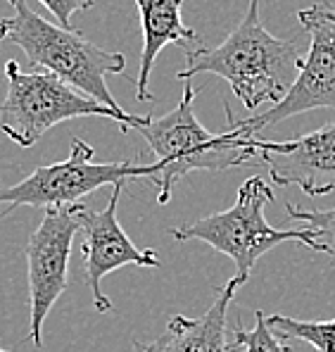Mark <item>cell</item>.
<instances>
[{"label":"cell","instance_id":"obj_18","mask_svg":"<svg viewBox=\"0 0 335 352\" xmlns=\"http://www.w3.org/2000/svg\"><path fill=\"white\" fill-rule=\"evenodd\" d=\"M0 352H10V350H3V348H0Z\"/></svg>","mask_w":335,"mask_h":352},{"label":"cell","instance_id":"obj_16","mask_svg":"<svg viewBox=\"0 0 335 352\" xmlns=\"http://www.w3.org/2000/svg\"><path fill=\"white\" fill-rule=\"evenodd\" d=\"M43 8H48L53 12V17L58 19L62 29H69V22L76 12H84L95 5V0H38Z\"/></svg>","mask_w":335,"mask_h":352},{"label":"cell","instance_id":"obj_14","mask_svg":"<svg viewBox=\"0 0 335 352\" xmlns=\"http://www.w3.org/2000/svg\"><path fill=\"white\" fill-rule=\"evenodd\" d=\"M286 212L292 221L302 224V229L314 241V252H323L335 260V207L333 210H302L292 203H286Z\"/></svg>","mask_w":335,"mask_h":352},{"label":"cell","instance_id":"obj_7","mask_svg":"<svg viewBox=\"0 0 335 352\" xmlns=\"http://www.w3.org/2000/svg\"><path fill=\"white\" fill-rule=\"evenodd\" d=\"M302 31L309 34V50L300 65L295 84L278 105L250 119H235L231 105L226 117L247 136H259L278 122L312 110H335V3L321 0L297 12Z\"/></svg>","mask_w":335,"mask_h":352},{"label":"cell","instance_id":"obj_11","mask_svg":"<svg viewBox=\"0 0 335 352\" xmlns=\"http://www.w3.org/2000/svg\"><path fill=\"white\" fill-rule=\"evenodd\" d=\"M243 286L238 276L216 288L209 309L198 319L176 317L169 319L167 331L150 343H138V352H238V345H229L226 314L238 288Z\"/></svg>","mask_w":335,"mask_h":352},{"label":"cell","instance_id":"obj_12","mask_svg":"<svg viewBox=\"0 0 335 352\" xmlns=\"http://www.w3.org/2000/svg\"><path fill=\"white\" fill-rule=\"evenodd\" d=\"M141 12V29H143V50H141V67H138L136 79V96L138 100H152L150 93V72L162 53V48L172 43L183 45L185 50L200 45V36L190 27L183 24L181 10L183 0H133Z\"/></svg>","mask_w":335,"mask_h":352},{"label":"cell","instance_id":"obj_13","mask_svg":"<svg viewBox=\"0 0 335 352\" xmlns=\"http://www.w3.org/2000/svg\"><path fill=\"white\" fill-rule=\"evenodd\" d=\"M266 324L283 340H305L316 352H335V319L326 322H302V319L269 314Z\"/></svg>","mask_w":335,"mask_h":352},{"label":"cell","instance_id":"obj_2","mask_svg":"<svg viewBox=\"0 0 335 352\" xmlns=\"http://www.w3.org/2000/svg\"><path fill=\"white\" fill-rule=\"evenodd\" d=\"M193 98L195 88L185 81L181 100L169 115H143L131 129L150 146L152 164L157 169L152 184L157 186L159 205L172 200L174 186L190 172H226L243 164H262L259 136H247L235 124L221 133L205 129L193 112Z\"/></svg>","mask_w":335,"mask_h":352},{"label":"cell","instance_id":"obj_9","mask_svg":"<svg viewBox=\"0 0 335 352\" xmlns=\"http://www.w3.org/2000/svg\"><path fill=\"white\" fill-rule=\"evenodd\" d=\"M124 184L112 188L110 203L105 210H86L81 219V257H84L86 283L91 288L93 305L97 312H112V300L102 293V278L122 267H159V257L152 248H138L117 219V205H119Z\"/></svg>","mask_w":335,"mask_h":352},{"label":"cell","instance_id":"obj_8","mask_svg":"<svg viewBox=\"0 0 335 352\" xmlns=\"http://www.w3.org/2000/svg\"><path fill=\"white\" fill-rule=\"evenodd\" d=\"M89 210L84 203L48 207L27 245L29 267V336L36 348L43 345V322L60 300L69 278V257L74 236Z\"/></svg>","mask_w":335,"mask_h":352},{"label":"cell","instance_id":"obj_5","mask_svg":"<svg viewBox=\"0 0 335 352\" xmlns=\"http://www.w3.org/2000/svg\"><path fill=\"white\" fill-rule=\"evenodd\" d=\"M269 203H274L271 186L262 176H252L238 188L233 207L176 226L169 231V236H174L176 241H203L214 250L224 252L238 269L235 276L247 283L257 260L281 243L297 241L314 250V241L305 229L278 231L269 226L264 217V207Z\"/></svg>","mask_w":335,"mask_h":352},{"label":"cell","instance_id":"obj_4","mask_svg":"<svg viewBox=\"0 0 335 352\" xmlns=\"http://www.w3.org/2000/svg\"><path fill=\"white\" fill-rule=\"evenodd\" d=\"M8 96L0 105V131L19 148H31L53 126L76 117H105L131 131L143 115L100 105L50 72H22L14 60L5 62Z\"/></svg>","mask_w":335,"mask_h":352},{"label":"cell","instance_id":"obj_6","mask_svg":"<svg viewBox=\"0 0 335 352\" xmlns=\"http://www.w3.org/2000/svg\"><path fill=\"white\" fill-rule=\"evenodd\" d=\"M93 148L81 138H74L69 146V157L55 164L34 169L19 184L0 188V219L14 207H65L76 205L84 195L102 186H117L126 181H143L157 174L152 162H93Z\"/></svg>","mask_w":335,"mask_h":352},{"label":"cell","instance_id":"obj_3","mask_svg":"<svg viewBox=\"0 0 335 352\" xmlns=\"http://www.w3.org/2000/svg\"><path fill=\"white\" fill-rule=\"evenodd\" d=\"M8 3L12 8V17H8L5 41L22 48L31 65L43 67L100 105L122 110L107 88V76L126 69V58L122 53L102 50L100 45L86 41L81 31L62 29L60 24L48 22L29 8L27 0Z\"/></svg>","mask_w":335,"mask_h":352},{"label":"cell","instance_id":"obj_15","mask_svg":"<svg viewBox=\"0 0 335 352\" xmlns=\"http://www.w3.org/2000/svg\"><path fill=\"white\" fill-rule=\"evenodd\" d=\"M233 340L240 352H290L292 348L283 338H278L266 324L264 312H255V326L243 329V324L235 322Z\"/></svg>","mask_w":335,"mask_h":352},{"label":"cell","instance_id":"obj_17","mask_svg":"<svg viewBox=\"0 0 335 352\" xmlns=\"http://www.w3.org/2000/svg\"><path fill=\"white\" fill-rule=\"evenodd\" d=\"M5 34H8V17L0 19V43L5 41Z\"/></svg>","mask_w":335,"mask_h":352},{"label":"cell","instance_id":"obj_1","mask_svg":"<svg viewBox=\"0 0 335 352\" xmlns=\"http://www.w3.org/2000/svg\"><path fill=\"white\" fill-rule=\"evenodd\" d=\"M305 60L297 36L276 38L259 19V0H250L238 27L221 45H195L185 50V67L176 74L178 81H190L198 74H216L226 79L247 110L262 105L274 107L295 84Z\"/></svg>","mask_w":335,"mask_h":352},{"label":"cell","instance_id":"obj_10","mask_svg":"<svg viewBox=\"0 0 335 352\" xmlns=\"http://www.w3.org/2000/svg\"><path fill=\"white\" fill-rule=\"evenodd\" d=\"M259 162L278 186H297L307 198L335 190V122L290 141H262Z\"/></svg>","mask_w":335,"mask_h":352}]
</instances>
